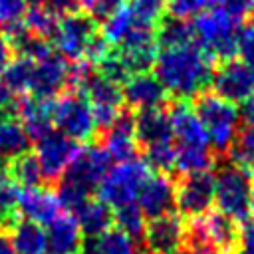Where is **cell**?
I'll use <instances>...</instances> for the list:
<instances>
[{
  "label": "cell",
  "instance_id": "10",
  "mask_svg": "<svg viewBox=\"0 0 254 254\" xmlns=\"http://www.w3.org/2000/svg\"><path fill=\"white\" fill-rule=\"evenodd\" d=\"M85 95L95 119L97 127H111L117 117L121 115V103H123V91L119 83L103 77V75H91L85 83Z\"/></svg>",
  "mask_w": 254,
  "mask_h": 254
},
{
  "label": "cell",
  "instance_id": "18",
  "mask_svg": "<svg viewBox=\"0 0 254 254\" xmlns=\"http://www.w3.org/2000/svg\"><path fill=\"white\" fill-rule=\"evenodd\" d=\"M121 91H123V101H127L131 107L139 111L161 107V103L165 101V93H167L161 81L147 71L131 73L123 81Z\"/></svg>",
  "mask_w": 254,
  "mask_h": 254
},
{
  "label": "cell",
  "instance_id": "37",
  "mask_svg": "<svg viewBox=\"0 0 254 254\" xmlns=\"http://www.w3.org/2000/svg\"><path fill=\"white\" fill-rule=\"evenodd\" d=\"M26 12H28L26 0H0V28L12 32L14 28L22 26Z\"/></svg>",
  "mask_w": 254,
  "mask_h": 254
},
{
  "label": "cell",
  "instance_id": "20",
  "mask_svg": "<svg viewBox=\"0 0 254 254\" xmlns=\"http://www.w3.org/2000/svg\"><path fill=\"white\" fill-rule=\"evenodd\" d=\"M16 113L20 117V123L26 131V135L34 141H40L54 129L52 121V103L48 99L40 97H28L22 95L16 101Z\"/></svg>",
  "mask_w": 254,
  "mask_h": 254
},
{
  "label": "cell",
  "instance_id": "4",
  "mask_svg": "<svg viewBox=\"0 0 254 254\" xmlns=\"http://www.w3.org/2000/svg\"><path fill=\"white\" fill-rule=\"evenodd\" d=\"M194 111L204 125L208 143L216 151H228L238 135V109L234 103L222 99L216 93H202L196 99Z\"/></svg>",
  "mask_w": 254,
  "mask_h": 254
},
{
  "label": "cell",
  "instance_id": "54",
  "mask_svg": "<svg viewBox=\"0 0 254 254\" xmlns=\"http://www.w3.org/2000/svg\"><path fill=\"white\" fill-rule=\"evenodd\" d=\"M79 254H99L95 240H93V242H85V244H81V250H79Z\"/></svg>",
  "mask_w": 254,
  "mask_h": 254
},
{
  "label": "cell",
  "instance_id": "51",
  "mask_svg": "<svg viewBox=\"0 0 254 254\" xmlns=\"http://www.w3.org/2000/svg\"><path fill=\"white\" fill-rule=\"evenodd\" d=\"M12 105V91L6 87V83L0 79V115H4Z\"/></svg>",
  "mask_w": 254,
  "mask_h": 254
},
{
  "label": "cell",
  "instance_id": "49",
  "mask_svg": "<svg viewBox=\"0 0 254 254\" xmlns=\"http://www.w3.org/2000/svg\"><path fill=\"white\" fill-rule=\"evenodd\" d=\"M12 46H10V42H8V38H4V36H0V73L6 69V65L10 64V60H12Z\"/></svg>",
  "mask_w": 254,
  "mask_h": 254
},
{
  "label": "cell",
  "instance_id": "56",
  "mask_svg": "<svg viewBox=\"0 0 254 254\" xmlns=\"http://www.w3.org/2000/svg\"><path fill=\"white\" fill-rule=\"evenodd\" d=\"M28 4H32V6H40V4H44L46 0H26Z\"/></svg>",
  "mask_w": 254,
  "mask_h": 254
},
{
  "label": "cell",
  "instance_id": "53",
  "mask_svg": "<svg viewBox=\"0 0 254 254\" xmlns=\"http://www.w3.org/2000/svg\"><path fill=\"white\" fill-rule=\"evenodd\" d=\"M0 254H16V250L12 248L10 240L6 236H2V234H0Z\"/></svg>",
  "mask_w": 254,
  "mask_h": 254
},
{
  "label": "cell",
  "instance_id": "7",
  "mask_svg": "<svg viewBox=\"0 0 254 254\" xmlns=\"http://www.w3.org/2000/svg\"><path fill=\"white\" fill-rule=\"evenodd\" d=\"M52 121L60 133L73 141H87L95 133V119L87 97L81 93H65L52 103Z\"/></svg>",
  "mask_w": 254,
  "mask_h": 254
},
{
  "label": "cell",
  "instance_id": "6",
  "mask_svg": "<svg viewBox=\"0 0 254 254\" xmlns=\"http://www.w3.org/2000/svg\"><path fill=\"white\" fill-rule=\"evenodd\" d=\"M250 177L236 167H224L214 177V200L218 212L232 218L234 222L246 220L250 214Z\"/></svg>",
  "mask_w": 254,
  "mask_h": 254
},
{
  "label": "cell",
  "instance_id": "33",
  "mask_svg": "<svg viewBox=\"0 0 254 254\" xmlns=\"http://www.w3.org/2000/svg\"><path fill=\"white\" fill-rule=\"evenodd\" d=\"M99 254H135V244L129 234L119 228H107L95 238Z\"/></svg>",
  "mask_w": 254,
  "mask_h": 254
},
{
  "label": "cell",
  "instance_id": "34",
  "mask_svg": "<svg viewBox=\"0 0 254 254\" xmlns=\"http://www.w3.org/2000/svg\"><path fill=\"white\" fill-rule=\"evenodd\" d=\"M194 36H192V26L187 22V20H169L161 26L159 34H157V44L161 48H167V46H179V44H187V42H192Z\"/></svg>",
  "mask_w": 254,
  "mask_h": 254
},
{
  "label": "cell",
  "instance_id": "39",
  "mask_svg": "<svg viewBox=\"0 0 254 254\" xmlns=\"http://www.w3.org/2000/svg\"><path fill=\"white\" fill-rule=\"evenodd\" d=\"M127 6L139 20L153 26L167 8V0H127Z\"/></svg>",
  "mask_w": 254,
  "mask_h": 254
},
{
  "label": "cell",
  "instance_id": "40",
  "mask_svg": "<svg viewBox=\"0 0 254 254\" xmlns=\"http://www.w3.org/2000/svg\"><path fill=\"white\" fill-rule=\"evenodd\" d=\"M99 67H101V73L99 75H103V77H107V79H111L115 83H123L131 75V71H129V67H127V64H125V60H123V56L119 52L117 54L111 52L99 64Z\"/></svg>",
  "mask_w": 254,
  "mask_h": 254
},
{
  "label": "cell",
  "instance_id": "52",
  "mask_svg": "<svg viewBox=\"0 0 254 254\" xmlns=\"http://www.w3.org/2000/svg\"><path fill=\"white\" fill-rule=\"evenodd\" d=\"M177 254H212L210 250L202 248V246H196V244H187L185 248H181Z\"/></svg>",
  "mask_w": 254,
  "mask_h": 254
},
{
  "label": "cell",
  "instance_id": "26",
  "mask_svg": "<svg viewBox=\"0 0 254 254\" xmlns=\"http://www.w3.org/2000/svg\"><path fill=\"white\" fill-rule=\"evenodd\" d=\"M73 216L77 218L79 226H81V232L89 234V236H99L103 234L111 222H113V212H111V206H107L103 200L99 198H87L75 212Z\"/></svg>",
  "mask_w": 254,
  "mask_h": 254
},
{
  "label": "cell",
  "instance_id": "23",
  "mask_svg": "<svg viewBox=\"0 0 254 254\" xmlns=\"http://www.w3.org/2000/svg\"><path fill=\"white\" fill-rule=\"evenodd\" d=\"M16 254H48V238L42 224L28 218L14 220L8 236Z\"/></svg>",
  "mask_w": 254,
  "mask_h": 254
},
{
  "label": "cell",
  "instance_id": "17",
  "mask_svg": "<svg viewBox=\"0 0 254 254\" xmlns=\"http://www.w3.org/2000/svg\"><path fill=\"white\" fill-rule=\"evenodd\" d=\"M67 85V64L60 56H48L40 62H34L32 71V85L30 91L34 97L50 99L60 93Z\"/></svg>",
  "mask_w": 254,
  "mask_h": 254
},
{
  "label": "cell",
  "instance_id": "41",
  "mask_svg": "<svg viewBox=\"0 0 254 254\" xmlns=\"http://www.w3.org/2000/svg\"><path fill=\"white\" fill-rule=\"evenodd\" d=\"M236 54L244 64L254 67V22L242 26L236 34Z\"/></svg>",
  "mask_w": 254,
  "mask_h": 254
},
{
  "label": "cell",
  "instance_id": "5",
  "mask_svg": "<svg viewBox=\"0 0 254 254\" xmlns=\"http://www.w3.org/2000/svg\"><path fill=\"white\" fill-rule=\"evenodd\" d=\"M190 244L212 254H240V230L236 222L218 210H206L192 218L189 226Z\"/></svg>",
  "mask_w": 254,
  "mask_h": 254
},
{
  "label": "cell",
  "instance_id": "3",
  "mask_svg": "<svg viewBox=\"0 0 254 254\" xmlns=\"http://www.w3.org/2000/svg\"><path fill=\"white\" fill-rule=\"evenodd\" d=\"M149 177L151 175H149L147 161L137 157L119 161L99 181L97 185L99 200H103L107 206H113V208L133 204Z\"/></svg>",
  "mask_w": 254,
  "mask_h": 254
},
{
  "label": "cell",
  "instance_id": "32",
  "mask_svg": "<svg viewBox=\"0 0 254 254\" xmlns=\"http://www.w3.org/2000/svg\"><path fill=\"white\" fill-rule=\"evenodd\" d=\"M22 26H24L28 32L40 36V38H48V36L54 34V30H56V26H58V18H56V14H54L48 6H42V4H40V6H32V8L26 12Z\"/></svg>",
  "mask_w": 254,
  "mask_h": 254
},
{
  "label": "cell",
  "instance_id": "35",
  "mask_svg": "<svg viewBox=\"0 0 254 254\" xmlns=\"http://www.w3.org/2000/svg\"><path fill=\"white\" fill-rule=\"evenodd\" d=\"M113 220L117 222V228L123 230L125 234H129L131 238H139L145 232V214L139 208V204H125L121 208H117Z\"/></svg>",
  "mask_w": 254,
  "mask_h": 254
},
{
  "label": "cell",
  "instance_id": "12",
  "mask_svg": "<svg viewBox=\"0 0 254 254\" xmlns=\"http://www.w3.org/2000/svg\"><path fill=\"white\" fill-rule=\"evenodd\" d=\"M214 200V175L208 171L189 173L175 189V204L185 216H198L210 208Z\"/></svg>",
  "mask_w": 254,
  "mask_h": 254
},
{
  "label": "cell",
  "instance_id": "24",
  "mask_svg": "<svg viewBox=\"0 0 254 254\" xmlns=\"http://www.w3.org/2000/svg\"><path fill=\"white\" fill-rule=\"evenodd\" d=\"M133 125H135L137 141H141L145 145H153V143H161V141H171L173 139L169 117L159 107L157 109L139 111L137 117L133 119Z\"/></svg>",
  "mask_w": 254,
  "mask_h": 254
},
{
  "label": "cell",
  "instance_id": "9",
  "mask_svg": "<svg viewBox=\"0 0 254 254\" xmlns=\"http://www.w3.org/2000/svg\"><path fill=\"white\" fill-rule=\"evenodd\" d=\"M77 153H79L77 141L69 139L64 133L52 131L46 137H42L38 141L36 159H38V165L42 169L44 179H48V181L62 179L64 173L67 171V167L77 157Z\"/></svg>",
  "mask_w": 254,
  "mask_h": 254
},
{
  "label": "cell",
  "instance_id": "15",
  "mask_svg": "<svg viewBox=\"0 0 254 254\" xmlns=\"http://www.w3.org/2000/svg\"><path fill=\"white\" fill-rule=\"evenodd\" d=\"M171 133L177 139L175 147H196V149H208V135L204 131V125L200 123L194 107H190L185 99H179L171 105L167 111Z\"/></svg>",
  "mask_w": 254,
  "mask_h": 254
},
{
  "label": "cell",
  "instance_id": "44",
  "mask_svg": "<svg viewBox=\"0 0 254 254\" xmlns=\"http://www.w3.org/2000/svg\"><path fill=\"white\" fill-rule=\"evenodd\" d=\"M216 2L218 8H222L228 16H232L238 24L254 12V0H216Z\"/></svg>",
  "mask_w": 254,
  "mask_h": 254
},
{
  "label": "cell",
  "instance_id": "50",
  "mask_svg": "<svg viewBox=\"0 0 254 254\" xmlns=\"http://www.w3.org/2000/svg\"><path fill=\"white\" fill-rule=\"evenodd\" d=\"M240 117L244 119V123H246V125L254 127V93L242 101V111H240Z\"/></svg>",
  "mask_w": 254,
  "mask_h": 254
},
{
  "label": "cell",
  "instance_id": "16",
  "mask_svg": "<svg viewBox=\"0 0 254 254\" xmlns=\"http://www.w3.org/2000/svg\"><path fill=\"white\" fill-rule=\"evenodd\" d=\"M16 208L24 218L38 224H50L64 210L58 194L42 187H26L20 190Z\"/></svg>",
  "mask_w": 254,
  "mask_h": 254
},
{
  "label": "cell",
  "instance_id": "47",
  "mask_svg": "<svg viewBox=\"0 0 254 254\" xmlns=\"http://www.w3.org/2000/svg\"><path fill=\"white\" fill-rule=\"evenodd\" d=\"M232 147L238 149V151H242V153H246V155H252L254 157V127L246 125L242 129V133H238V141Z\"/></svg>",
  "mask_w": 254,
  "mask_h": 254
},
{
  "label": "cell",
  "instance_id": "21",
  "mask_svg": "<svg viewBox=\"0 0 254 254\" xmlns=\"http://www.w3.org/2000/svg\"><path fill=\"white\" fill-rule=\"evenodd\" d=\"M139 208L143 210L145 216H161L171 212L175 204V185L167 175H155L149 177L137 196Z\"/></svg>",
  "mask_w": 254,
  "mask_h": 254
},
{
  "label": "cell",
  "instance_id": "57",
  "mask_svg": "<svg viewBox=\"0 0 254 254\" xmlns=\"http://www.w3.org/2000/svg\"><path fill=\"white\" fill-rule=\"evenodd\" d=\"M2 222H4V212L0 210V226H2Z\"/></svg>",
  "mask_w": 254,
  "mask_h": 254
},
{
  "label": "cell",
  "instance_id": "1",
  "mask_svg": "<svg viewBox=\"0 0 254 254\" xmlns=\"http://www.w3.org/2000/svg\"><path fill=\"white\" fill-rule=\"evenodd\" d=\"M212 60L192 40L179 46L161 48L155 60V77L165 91L177 97H190L198 93L212 77Z\"/></svg>",
  "mask_w": 254,
  "mask_h": 254
},
{
  "label": "cell",
  "instance_id": "25",
  "mask_svg": "<svg viewBox=\"0 0 254 254\" xmlns=\"http://www.w3.org/2000/svg\"><path fill=\"white\" fill-rule=\"evenodd\" d=\"M30 137L22 123L14 117L0 115V163H10L16 157L28 153Z\"/></svg>",
  "mask_w": 254,
  "mask_h": 254
},
{
  "label": "cell",
  "instance_id": "11",
  "mask_svg": "<svg viewBox=\"0 0 254 254\" xmlns=\"http://www.w3.org/2000/svg\"><path fill=\"white\" fill-rule=\"evenodd\" d=\"M210 79L214 93L234 105L254 93V67L242 60H224Z\"/></svg>",
  "mask_w": 254,
  "mask_h": 254
},
{
  "label": "cell",
  "instance_id": "36",
  "mask_svg": "<svg viewBox=\"0 0 254 254\" xmlns=\"http://www.w3.org/2000/svg\"><path fill=\"white\" fill-rule=\"evenodd\" d=\"M175 145L173 141H161L147 145V165L159 169L161 173H167L175 167Z\"/></svg>",
  "mask_w": 254,
  "mask_h": 254
},
{
  "label": "cell",
  "instance_id": "45",
  "mask_svg": "<svg viewBox=\"0 0 254 254\" xmlns=\"http://www.w3.org/2000/svg\"><path fill=\"white\" fill-rule=\"evenodd\" d=\"M111 54V50H109V44L103 40V38H93L91 42H89V46H87V50H85V58H87V62L89 64H101L107 56Z\"/></svg>",
  "mask_w": 254,
  "mask_h": 254
},
{
  "label": "cell",
  "instance_id": "38",
  "mask_svg": "<svg viewBox=\"0 0 254 254\" xmlns=\"http://www.w3.org/2000/svg\"><path fill=\"white\" fill-rule=\"evenodd\" d=\"M212 2L214 0H167V10L177 20H189L208 10Z\"/></svg>",
  "mask_w": 254,
  "mask_h": 254
},
{
  "label": "cell",
  "instance_id": "30",
  "mask_svg": "<svg viewBox=\"0 0 254 254\" xmlns=\"http://www.w3.org/2000/svg\"><path fill=\"white\" fill-rule=\"evenodd\" d=\"M8 165H10V171H8L10 177H12L18 185H22L24 189H26V187H38L40 181L44 179L36 155L24 153V155L16 157L14 161H10Z\"/></svg>",
  "mask_w": 254,
  "mask_h": 254
},
{
  "label": "cell",
  "instance_id": "31",
  "mask_svg": "<svg viewBox=\"0 0 254 254\" xmlns=\"http://www.w3.org/2000/svg\"><path fill=\"white\" fill-rule=\"evenodd\" d=\"M175 167L183 171L185 175L189 173H200L208 171L212 159L208 149H196V147H175Z\"/></svg>",
  "mask_w": 254,
  "mask_h": 254
},
{
  "label": "cell",
  "instance_id": "28",
  "mask_svg": "<svg viewBox=\"0 0 254 254\" xmlns=\"http://www.w3.org/2000/svg\"><path fill=\"white\" fill-rule=\"evenodd\" d=\"M8 36H10L8 42H10L12 50H16L20 54V58H28L32 62H40V60L52 56V46L48 44V40L28 32L24 26L14 28L12 32H8Z\"/></svg>",
  "mask_w": 254,
  "mask_h": 254
},
{
  "label": "cell",
  "instance_id": "19",
  "mask_svg": "<svg viewBox=\"0 0 254 254\" xmlns=\"http://www.w3.org/2000/svg\"><path fill=\"white\" fill-rule=\"evenodd\" d=\"M81 226L71 212H60L46 230L50 254H77L83 244Z\"/></svg>",
  "mask_w": 254,
  "mask_h": 254
},
{
  "label": "cell",
  "instance_id": "13",
  "mask_svg": "<svg viewBox=\"0 0 254 254\" xmlns=\"http://www.w3.org/2000/svg\"><path fill=\"white\" fill-rule=\"evenodd\" d=\"M52 38L58 52L64 58L75 62V60H81L89 42L95 38V28L89 18L71 14V16H64L58 22Z\"/></svg>",
  "mask_w": 254,
  "mask_h": 254
},
{
  "label": "cell",
  "instance_id": "14",
  "mask_svg": "<svg viewBox=\"0 0 254 254\" xmlns=\"http://www.w3.org/2000/svg\"><path fill=\"white\" fill-rule=\"evenodd\" d=\"M143 238L151 254H177L187 240V228L177 214L167 212L145 224Z\"/></svg>",
  "mask_w": 254,
  "mask_h": 254
},
{
  "label": "cell",
  "instance_id": "27",
  "mask_svg": "<svg viewBox=\"0 0 254 254\" xmlns=\"http://www.w3.org/2000/svg\"><path fill=\"white\" fill-rule=\"evenodd\" d=\"M143 20H139L133 10L127 4H119L105 20L101 26V38L109 44V46H121L125 42V38L135 30L137 24H141ZM147 24V22H145Z\"/></svg>",
  "mask_w": 254,
  "mask_h": 254
},
{
  "label": "cell",
  "instance_id": "8",
  "mask_svg": "<svg viewBox=\"0 0 254 254\" xmlns=\"http://www.w3.org/2000/svg\"><path fill=\"white\" fill-rule=\"evenodd\" d=\"M109 161H111V157L107 155V151L103 147L91 145V147L79 149L77 157L64 173L62 183L89 194V190L95 189L99 185V181L103 179V175L109 171Z\"/></svg>",
  "mask_w": 254,
  "mask_h": 254
},
{
  "label": "cell",
  "instance_id": "29",
  "mask_svg": "<svg viewBox=\"0 0 254 254\" xmlns=\"http://www.w3.org/2000/svg\"><path fill=\"white\" fill-rule=\"evenodd\" d=\"M32 71H34V62L28 58H16L10 60L6 69L2 71V81L12 93H22L26 95L32 85Z\"/></svg>",
  "mask_w": 254,
  "mask_h": 254
},
{
  "label": "cell",
  "instance_id": "48",
  "mask_svg": "<svg viewBox=\"0 0 254 254\" xmlns=\"http://www.w3.org/2000/svg\"><path fill=\"white\" fill-rule=\"evenodd\" d=\"M240 254H254V224L240 232Z\"/></svg>",
  "mask_w": 254,
  "mask_h": 254
},
{
  "label": "cell",
  "instance_id": "55",
  "mask_svg": "<svg viewBox=\"0 0 254 254\" xmlns=\"http://www.w3.org/2000/svg\"><path fill=\"white\" fill-rule=\"evenodd\" d=\"M250 214H252V220H254V185H252V190H250Z\"/></svg>",
  "mask_w": 254,
  "mask_h": 254
},
{
  "label": "cell",
  "instance_id": "42",
  "mask_svg": "<svg viewBox=\"0 0 254 254\" xmlns=\"http://www.w3.org/2000/svg\"><path fill=\"white\" fill-rule=\"evenodd\" d=\"M18 183L10 177V173H0V210L6 214L8 210L16 208L18 202Z\"/></svg>",
  "mask_w": 254,
  "mask_h": 254
},
{
  "label": "cell",
  "instance_id": "43",
  "mask_svg": "<svg viewBox=\"0 0 254 254\" xmlns=\"http://www.w3.org/2000/svg\"><path fill=\"white\" fill-rule=\"evenodd\" d=\"M79 4H81V10L89 18L105 20L121 2L119 0H79Z\"/></svg>",
  "mask_w": 254,
  "mask_h": 254
},
{
  "label": "cell",
  "instance_id": "46",
  "mask_svg": "<svg viewBox=\"0 0 254 254\" xmlns=\"http://www.w3.org/2000/svg\"><path fill=\"white\" fill-rule=\"evenodd\" d=\"M46 2L56 16H71L81 8L79 0H46Z\"/></svg>",
  "mask_w": 254,
  "mask_h": 254
},
{
  "label": "cell",
  "instance_id": "2",
  "mask_svg": "<svg viewBox=\"0 0 254 254\" xmlns=\"http://www.w3.org/2000/svg\"><path fill=\"white\" fill-rule=\"evenodd\" d=\"M192 36L194 42L204 50V54L212 60H230L236 54V34L238 22L228 16L222 8H208L194 18Z\"/></svg>",
  "mask_w": 254,
  "mask_h": 254
},
{
  "label": "cell",
  "instance_id": "22",
  "mask_svg": "<svg viewBox=\"0 0 254 254\" xmlns=\"http://www.w3.org/2000/svg\"><path fill=\"white\" fill-rule=\"evenodd\" d=\"M105 141L103 149L111 159L117 161H127L133 159L137 153V135H135V125L133 119L127 115H119L117 121L105 129Z\"/></svg>",
  "mask_w": 254,
  "mask_h": 254
}]
</instances>
